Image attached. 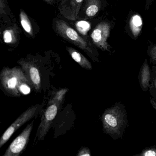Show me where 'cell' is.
<instances>
[{
	"mask_svg": "<svg viewBox=\"0 0 156 156\" xmlns=\"http://www.w3.org/2000/svg\"><path fill=\"white\" fill-rule=\"evenodd\" d=\"M103 130L114 140L123 139L128 126L126 110L124 105L117 102L114 106L105 110L102 116Z\"/></svg>",
	"mask_w": 156,
	"mask_h": 156,
	"instance_id": "obj_1",
	"label": "cell"
},
{
	"mask_svg": "<svg viewBox=\"0 0 156 156\" xmlns=\"http://www.w3.org/2000/svg\"><path fill=\"white\" fill-rule=\"evenodd\" d=\"M0 80L4 90L11 95L20 97L21 93L18 88L21 83L30 81L22 68L4 67L0 74Z\"/></svg>",
	"mask_w": 156,
	"mask_h": 156,
	"instance_id": "obj_2",
	"label": "cell"
},
{
	"mask_svg": "<svg viewBox=\"0 0 156 156\" xmlns=\"http://www.w3.org/2000/svg\"><path fill=\"white\" fill-rule=\"evenodd\" d=\"M54 23L55 30L58 35L86 52L92 53V50L88 42L66 22L56 20Z\"/></svg>",
	"mask_w": 156,
	"mask_h": 156,
	"instance_id": "obj_3",
	"label": "cell"
},
{
	"mask_svg": "<svg viewBox=\"0 0 156 156\" xmlns=\"http://www.w3.org/2000/svg\"><path fill=\"white\" fill-rule=\"evenodd\" d=\"M45 105V102L40 105H33L21 114L3 133L0 139V148H1L9 140L14 132L21 126L36 116L41 112Z\"/></svg>",
	"mask_w": 156,
	"mask_h": 156,
	"instance_id": "obj_4",
	"label": "cell"
},
{
	"mask_svg": "<svg viewBox=\"0 0 156 156\" xmlns=\"http://www.w3.org/2000/svg\"><path fill=\"white\" fill-rule=\"evenodd\" d=\"M60 104L50 100L46 108L44 110L41 117V121L37 129L34 144L43 140L49 132L51 125L58 113Z\"/></svg>",
	"mask_w": 156,
	"mask_h": 156,
	"instance_id": "obj_5",
	"label": "cell"
},
{
	"mask_svg": "<svg viewBox=\"0 0 156 156\" xmlns=\"http://www.w3.org/2000/svg\"><path fill=\"white\" fill-rule=\"evenodd\" d=\"M34 121L27 125L23 131L11 143L3 156H19L23 152L30 140Z\"/></svg>",
	"mask_w": 156,
	"mask_h": 156,
	"instance_id": "obj_6",
	"label": "cell"
},
{
	"mask_svg": "<svg viewBox=\"0 0 156 156\" xmlns=\"http://www.w3.org/2000/svg\"><path fill=\"white\" fill-rule=\"evenodd\" d=\"M111 26L108 23L102 22L98 23L91 34L94 44L103 51H108L107 40L110 34Z\"/></svg>",
	"mask_w": 156,
	"mask_h": 156,
	"instance_id": "obj_7",
	"label": "cell"
},
{
	"mask_svg": "<svg viewBox=\"0 0 156 156\" xmlns=\"http://www.w3.org/2000/svg\"><path fill=\"white\" fill-rule=\"evenodd\" d=\"M26 74L32 86L36 91L41 90L42 87L40 71L34 63L26 62L23 60L18 62Z\"/></svg>",
	"mask_w": 156,
	"mask_h": 156,
	"instance_id": "obj_8",
	"label": "cell"
},
{
	"mask_svg": "<svg viewBox=\"0 0 156 156\" xmlns=\"http://www.w3.org/2000/svg\"><path fill=\"white\" fill-rule=\"evenodd\" d=\"M83 0H62L58 7L60 13L70 20H76Z\"/></svg>",
	"mask_w": 156,
	"mask_h": 156,
	"instance_id": "obj_9",
	"label": "cell"
},
{
	"mask_svg": "<svg viewBox=\"0 0 156 156\" xmlns=\"http://www.w3.org/2000/svg\"><path fill=\"white\" fill-rule=\"evenodd\" d=\"M151 71L147 61L146 59L140 67L138 76L140 85L144 92L148 90L150 85Z\"/></svg>",
	"mask_w": 156,
	"mask_h": 156,
	"instance_id": "obj_10",
	"label": "cell"
},
{
	"mask_svg": "<svg viewBox=\"0 0 156 156\" xmlns=\"http://www.w3.org/2000/svg\"><path fill=\"white\" fill-rule=\"evenodd\" d=\"M66 50L72 58L81 67L86 70H92V66L91 63L81 53L72 47H67Z\"/></svg>",
	"mask_w": 156,
	"mask_h": 156,
	"instance_id": "obj_11",
	"label": "cell"
},
{
	"mask_svg": "<svg viewBox=\"0 0 156 156\" xmlns=\"http://www.w3.org/2000/svg\"><path fill=\"white\" fill-rule=\"evenodd\" d=\"M100 7L99 0H87L85 10L86 16L89 18L94 17L98 12Z\"/></svg>",
	"mask_w": 156,
	"mask_h": 156,
	"instance_id": "obj_12",
	"label": "cell"
},
{
	"mask_svg": "<svg viewBox=\"0 0 156 156\" xmlns=\"http://www.w3.org/2000/svg\"><path fill=\"white\" fill-rule=\"evenodd\" d=\"M20 19L22 26L23 30L29 35L33 37L34 35L33 31L32 26L31 23L30 21L28 18L27 14L24 12L23 10L21 9L20 12Z\"/></svg>",
	"mask_w": 156,
	"mask_h": 156,
	"instance_id": "obj_13",
	"label": "cell"
},
{
	"mask_svg": "<svg viewBox=\"0 0 156 156\" xmlns=\"http://www.w3.org/2000/svg\"><path fill=\"white\" fill-rule=\"evenodd\" d=\"M130 28L131 32L135 37L138 35L142 28V22L141 18L139 15L133 16L130 19Z\"/></svg>",
	"mask_w": 156,
	"mask_h": 156,
	"instance_id": "obj_14",
	"label": "cell"
},
{
	"mask_svg": "<svg viewBox=\"0 0 156 156\" xmlns=\"http://www.w3.org/2000/svg\"><path fill=\"white\" fill-rule=\"evenodd\" d=\"M149 91L151 98L156 101V66H153L151 71L150 85Z\"/></svg>",
	"mask_w": 156,
	"mask_h": 156,
	"instance_id": "obj_15",
	"label": "cell"
},
{
	"mask_svg": "<svg viewBox=\"0 0 156 156\" xmlns=\"http://www.w3.org/2000/svg\"><path fill=\"white\" fill-rule=\"evenodd\" d=\"M15 30L14 28H10L3 32V40L6 43L13 44L16 41L17 35Z\"/></svg>",
	"mask_w": 156,
	"mask_h": 156,
	"instance_id": "obj_16",
	"label": "cell"
},
{
	"mask_svg": "<svg viewBox=\"0 0 156 156\" xmlns=\"http://www.w3.org/2000/svg\"><path fill=\"white\" fill-rule=\"evenodd\" d=\"M68 89L67 88H62V89L58 90L57 92H55V94H54L52 98L50 100L54 101V102H57L61 105L63 101L65 95L68 92Z\"/></svg>",
	"mask_w": 156,
	"mask_h": 156,
	"instance_id": "obj_17",
	"label": "cell"
},
{
	"mask_svg": "<svg viewBox=\"0 0 156 156\" xmlns=\"http://www.w3.org/2000/svg\"><path fill=\"white\" fill-rule=\"evenodd\" d=\"M31 87H32V86L30 81H24L20 84L18 89L21 94L27 95L30 93Z\"/></svg>",
	"mask_w": 156,
	"mask_h": 156,
	"instance_id": "obj_18",
	"label": "cell"
},
{
	"mask_svg": "<svg viewBox=\"0 0 156 156\" xmlns=\"http://www.w3.org/2000/svg\"><path fill=\"white\" fill-rule=\"evenodd\" d=\"M137 156H156V147H149L144 148L141 152L134 155Z\"/></svg>",
	"mask_w": 156,
	"mask_h": 156,
	"instance_id": "obj_19",
	"label": "cell"
},
{
	"mask_svg": "<svg viewBox=\"0 0 156 156\" xmlns=\"http://www.w3.org/2000/svg\"><path fill=\"white\" fill-rule=\"evenodd\" d=\"M148 54L150 57V61L154 64H156V45L152 46L148 51Z\"/></svg>",
	"mask_w": 156,
	"mask_h": 156,
	"instance_id": "obj_20",
	"label": "cell"
},
{
	"mask_svg": "<svg viewBox=\"0 0 156 156\" xmlns=\"http://www.w3.org/2000/svg\"><path fill=\"white\" fill-rule=\"evenodd\" d=\"M77 156H91V153L90 150L88 147H84L81 148L76 154Z\"/></svg>",
	"mask_w": 156,
	"mask_h": 156,
	"instance_id": "obj_21",
	"label": "cell"
},
{
	"mask_svg": "<svg viewBox=\"0 0 156 156\" xmlns=\"http://www.w3.org/2000/svg\"><path fill=\"white\" fill-rule=\"evenodd\" d=\"M5 1L4 0H0V12L1 15H2V14L5 13Z\"/></svg>",
	"mask_w": 156,
	"mask_h": 156,
	"instance_id": "obj_22",
	"label": "cell"
},
{
	"mask_svg": "<svg viewBox=\"0 0 156 156\" xmlns=\"http://www.w3.org/2000/svg\"><path fill=\"white\" fill-rule=\"evenodd\" d=\"M150 103L153 107L154 108V109L156 110V101L152 98H151Z\"/></svg>",
	"mask_w": 156,
	"mask_h": 156,
	"instance_id": "obj_23",
	"label": "cell"
},
{
	"mask_svg": "<svg viewBox=\"0 0 156 156\" xmlns=\"http://www.w3.org/2000/svg\"><path fill=\"white\" fill-rule=\"evenodd\" d=\"M146 8L147 9H149V8L151 4L152 3V1L153 0H146Z\"/></svg>",
	"mask_w": 156,
	"mask_h": 156,
	"instance_id": "obj_24",
	"label": "cell"
},
{
	"mask_svg": "<svg viewBox=\"0 0 156 156\" xmlns=\"http://www.w3.org/2000/svg\"><path fill=\"white\" fill-rule=\"evenodd\" d=\"M44 2L49 3L50 4H52L54 3L55 0H44Z\"/></svg>",
	"mask_w": 156,
	"mask_h": 156,
	"instance_id": "obj_25",
	"label": "cell"
}]
</instances>
